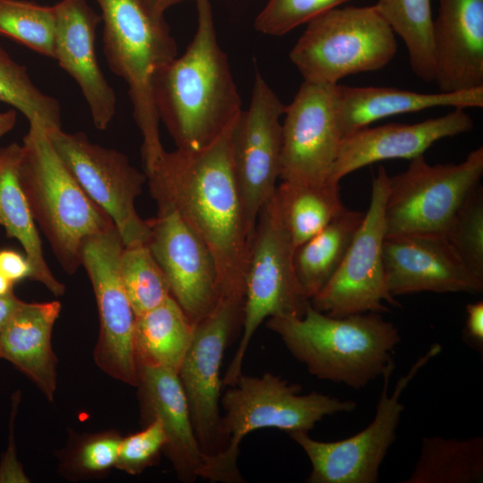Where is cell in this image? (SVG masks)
<instances>
[{"mask_svg": "<svg viewBox=\"0 0 483 483\" xmlns=\"http://www.w3.org/2000/svg\"><path fill=\"white\" fill-rule=\"evenodd\" d=\"M233 124L203 148L164 150L145 174L157 208L175 210L210 250L220 295L244 301L251 238L233 165Z\"/></svg>", "mask_w": 483, "mask_h": 483, "instance_id": "1", "label": "cell"}, {"mask_svg": "<svg viewBox=\"0 0 483 483\" xmlns=\"http://www.w3.org/2000/svg\"><path fill=\"white\" fill-rule=\"evenodd\" d=\"M197 29L185 52L157 72L155 106L176 148L212 143L239 114L242 104L227 55L220 47L209 0H195Z\"/></svg>", "mask_w": 483, "mask_h": 483, "instance_id": "2", "label": "cell"}, {"mask_svg": "<svg viewBox=\"0 0 483 483\" xmlns=\"http://www.w3.org/2000/svg\"><path fill=\"white\" fill-rule=\"evenodd\" d=\"M267 326L311 375L356 390L383 376L401 341L380 313L332 317L310 302L302 317H272Z\"/></svg>", "mask_w": 483, "mask_h": 483, "instance_id": "3", "label": "cell"}, {"mask_svg": "<svg viewBox=\"0 0 483 483\" xmlns=\"http://www.w3.org/2000/svg\"><path fill=\"white\" fill-rule=\"evenodd\" d=\"M301 390V386L272 373L242 374L220 398L222 450L206 458L200 478L210 482H243L237 461L240 444L250 432L262 428L287 434L309 432L325 417L351 412L357 407L352 400L318 392L302 394Z\"/></svg>", "mask_w": 483, "mask_h": 483, "instance_id": "4", "label": "cell"}, {"mask_svg": "<svg viewBox=\"0 0 483 483\" xmlns=\"http://www.w3.org/2000/svg\"><path fill=\"white\" fill-rule=\"evenodd\" d=\"M21 145L19 175L35 221L68 274L80 265L84 242L114 226L85 193L53 147L38 120Z\"/></svg>", "mask_w": 483, "mask_h": 483, "instance_id": "5", "label": "cell"}, {"mask_svg": "<svg viewBox=\"0 0 483 483\" xmlns=\"http://www.w3.org/2000/svg\"><path fill=\"white\" fill-rule=\"evenodd\" d=\"M95 1L101 10L106 62L129 88L146 170L165 150L154 102V79L177 56V46L164 15L156 14L146 0Z\"/></svg>", "mask_w": 483, "mask_h": 483, "instance_id": "6", "label": "cell"}, {"mask_svg": "<svg viewBox=\"0 0 483 483\" xmlns=\"http://www.w3.org/2000/svg\"><path fill=\"white\" fill-rule=\"evenodd\" d=\"M395 34L374 5L337 7L318 15L290 52L304 81L336 85L377 71L394 57Z\"/></svg>", "mask_w": 483, "mask_h": 483, "instance_id": "7", "label": "cell"}, {"mask_svg": "<svg viewBox=\"0 0 483 483\" xmlns=\"http://www.w3.org/2000/svg\"><path fill=\"white\" fill-rule=\"evenodd\" d=\"M293 252L292 238L273 195L258 213L250 242L245 272L242 336L222 386H233L242 374L245 354L264 320L276 316L302 317L305 313L309 301L297 281Z\"/></svg>", "mask_w": 483, "mask_h": 483, "instance_id": "8", "label": "cell"}, {"mask_svg": "<svg viewBox=\"0 0 483 483\" xmlns=\"http://www.w3.org/2000/svg\"><path fill=\"white\" fill-rule=\"evenodd\" d=\"M483 175V148L459 164L429 165L423 155L389 177L384 208L386 237L420 234L446 238L458 210Z\"/></svg>", "mask_w": 483, "mask_h": 483, "instance_id": "9", "label": "cell"}, {"mask_svg": "<svg viewBox=\"0 0 483 483\" xmlns=\"http://www.w3.org/2000/svg\"><path fill=\"white\" fill-rule=\"evenodd\" d=\"M441 352V345L433 344L419 357L409 371L396 382L389 394L390 377L394 362L384 372L383 387L374 419L358 434L339 441L324 442L313 439L309 432L288 434L304 451L311 463L308 483H376L379 468L396 438V430L404 405L401 396L409 383L432 358Z\"/></svg>", "mask_w": 483, "mask_h": 483, "instance_id": "10", "label": "cell"}, {"mask_svg": "<svg viewBox=\"0 0 483 483\" xmlns=\"http://www.w3.org/2000/svg\"><path fill=\"white\" fill-rule=\"evenodd\" d=\"M389 176L380 165L373 176L369 208L347 252L327 284L310 299L317 310L332 317L385 312L400 307L387 290L383 261L384 216Z\"/></svg>", "mask_w": 483, "mask_h": 483, "instance_id": "11", "label": "cell"}, {"mask_svg": "<svg viewBox=\"0 0 483 483\" xmlns=\"http://www.w3.org/2000/svg\"><path fill=\"white\" fill-rule=\"evenodd\" d=\"M46 131L85 193L111 218L123 245L146 243L148 223L135 208L146 174L132 166L124 154L91 142L83 132H66L62 127Z\"/></svg>", "mask_w": 483, "mask_h": 483, "instance_id": "12", "label": "cell"}, {"mask_svg": "<svg viewBox=\"0 0 483 483\" xmlns=\"http://www.w3.org/2000/svg\"><path fill=\"white\" fill-rule=\"evenodd\" d=\"M244 301L220 296L193 327L190 348L178 372L199 446L209 457L221 452L220 369L224 353L242 326Z\"/></svg>", "mask_w": 483, "mask_h": 483, "instance_id": "13", "label": "cell"}, {"mask_svg": "<svg viewBox=\"0 0 483 483\" xmlns=\"http://www.w3.org/2000/svg\"><path fill=\"white\" fill-rule=\"evenodd\" d=\"M123 246L115 226L93 235L81 247L80 265L92 284L99 315L95 362L114 379L137 386L133 343L136 315L119 273Z\"/></svg>", "mask_w": 483, "mask_h": 483, "instance_id": "14", "label": "cell"}, {"mask_svg": "<svg viewBox=\"0 0 483 483\" xmlns=\"http://www.w3.org/2000/svg\"><path fill=\"white\" fill-rule=\"evenodd\" d=\"M285 108L257 72L250 106L241 111L232 127L233 165L251 239L258 213L276 189L282 150L281 118Z\"/></svg>", "mask_w": 483, "mask_h": 483, "instance_id": "15", "label": "cell"}, {"mask_svg": "<svg viewBox=\"0 0 483 483\" xmlns=\"http://www.w3.org/2000/svg\"><path fill=\"white\" fill-rule=\"evenodd\" d=\"M284 116L279 178L297 183L329 182L343 138L335 85L303 80Z\"/></svg>", "mask_w": 483, "mask_h": 483, "instance_id": "16", "label": "cell"}, {"mask_svg": "<svg viewBox=\"0 0 483 483\" xmlns=\"http://www.w3.org/2000/svg\"><path fill=\"white\" fill-rule=\"evenodd\" d=\"M148 223L146 243L168 282L173 298L194 326L220 298L213 255L173 208L158 207L157 216Z\"/></svg>", "mask_w": 483, "mask_h": 483, "instance_id": "17", "label": "cell"}, {"mask_svg": "<svg viewBox=\"0 0 483 483\" xmlns=\"http://www.w3.org/2000/svg\"><path fill=\"white\" fill-rule=\"evenodd\" d=\"M383 261L386 287L393 297L419 292L479 294L483 291V279L469 270L445 237H386Z\"/></svg>", "mask_w": 483, "mask_h": 483, "instance_id": "18", "label": "cell"}, {"mask_svg": "<svg viewBox=\"0 0 483 483\" xmlns=\"http://www.w3.org/2000/svg\"><path fill=\"white\" fill-rule=\"evenodd\" d=\"M474 123L464 108L445 115L404 124L367 126L342 138L330 182L339 183L347 174L365 165L394 158L413 159L435 142L470 131Z\"/></svg>", "mask_w": 483, "mask_h": 483, "instance_id": "19", "label": "cell"}, {"mask_svg": "<svg viewBox=\"0 0 483 483\" xmlns=\"http://www.w3.org/2000/svg\"><path fill=\"white\" fill-rule=\"evenodd\" d=\"M55 32L54 56L78 84L95 127L106 130L116 110V97L104 76L95 52L101 16L86 0H61L54 5Z\"/></svg>", "mask_w": 483, "mask_h": 483, "instance_id": "20", "label": "cell"}, {"mask_svg": "<svg viewBox=\"0 0 483 483\" xmlns=\"http://www.w3.org/2000/svg\"><path fill=\"white\" fill-rule=\"evenodd\" d=\"M433 20L435 81L440 92L483 88V0H438Z\"/></svg>", "mask_w": 483, "mask_h": 483, "instance_id": "21", "label": "cell"}, {"mask_svg": "<svg viewBox=\"0 0 483 483\" xmlns=\"http://www.w3.org/2000/svg\"><path fill=\"white\" fill-rule=\"evenodd\" d=\"M139 396L145 425L157 418L166 436L164 452L178 479L186 483L200 478L206 462L191 422L189 404L178 373L166 368L137 365Z\"/></svg>", "mask_w": 483, "mask_h": 483, "instance_id": "22", "label": "cell"}, {"mask_svg": "<svg viewBox=\"0 0 483 483\" xmlns=\"http://www.w3.org/2000/svg\"><path fill=\"white\" fill-rule=\"evenodd\" d=\"M61 308L57 301L21 300L0 336V359L28 377L49 402L54 400L56 388V358L51 335Z\"/></svg>", "mask_w": 483, "mask_h": 483, "instance_id": "23", "label": "cell"}, {"mask_svg": "<svg viewBox=\"0 0 483 483\" xmlns=\"http://www.w3.org/2000/svg\"><path fill=\"white\" fill-rule=\"evenodd\" d=\"M335 105L343 137L392 115L450 106H483V88L457 92L419 93L388 87L335 85Z\"/></svg>", "mask_w": 483, "mask_h": 483, "instance_id": "24", "label": "cell"}, {"mask_svg": "<svg viewBox=\"0 0 483 483\" xmlns=\"http://www.w3.org/2000/svg\"><path fill=\"white\" fill-rule=\"evenodd\" d=\"M20 155L21 145L17 143L0 148V225L6 235L23 248L32 268L31 280L60 296L65 286L55 277L44 258L36 221L20 180Z\"/></svg>", "mask_w": 483, "mask_h": 483, "instance_id": "25", "label": "cell"}, {"mask_svg": "<svg viewBox=\"0 0 483 483\" xmlns=\"http://www.w3.org/2000/svg\"><path fill=\"white\" fill-rule=\"evenodd\" d=\"M193 327L173 296L136 317V364L166 368L178 373L191 343Z\"/></svg>", "mask_w": 483, "mask_h": 483, "instance_id": "26", "label": "cell"}, {"mask_svg": "<svg viewBox=\"0 0 483 483\" xmlns=\"http://www.w3.org/2000/svg\"><path fill=\"white\" fill-rule=\"evenodd\" d=\"M363 216L364 213L345 208L324 229L294 250L295 275L309 301L338 269Z\"/></svg>", "mask_w": 483, "mask_h": 483, "instance_id": "27", "label": "cell"}, {"mask_svg": "<svg viewBox=\"0 0 483 483\" xmlns=\"http://www.w3.org/2000/svg\"><path fill=\"white\" fill-rule=\"evenodd\" d=\"M281 218L294 250L324 229L344 209L339 183H297L282 181L275 194Z\"/></svg>", "mask_w": 483, "mask_h": 483, "instance_id": "28", "label": "cell"}, {"mask_svg": "<svg viewBox=\"0 0 483 483\" xmlns=\"http://www.w3.org/2000/svg\"><path fill=\"white\" fill-rule=\"evenodd\" d=\"M483 480V437L424 436L411 475L402 483H475Z\"/></svg>", "mask_w": 483, "mask_h": 483, "instance_id": "29", "label": "cell"}, {"mask_svg": "<svg viewBox=\"0 0 483 483\" xmlns=\"http://www.w3.org/2000/svg\"><path fill=\"white\" fill-rule=\"evenodd\" d=\"M375 6L403 40L413 73L425 82H434L431 0H378Z\"/></svg>", "mask_w": 483, "mask_h": 483, "instance_id": "30", "label": "cell"}, {"mask_svg": "<svg viewBox=\"0 0 483 483\" xmlns=\"http://www.w3.org/2000/svg\"><path fill=\"white\" fill-rule=\"evenodd\" d=\"M119 273L136 317L172 296L168 282L147 243L123 246Z\"/></svg>", "mask_w": 483, "mask_h": 483, "instance_id": "31", "label": "cell"}, {"mask_svg": "<svg viewBox=\"0 0 483 483\" xmlns=\"http://www.w3.org/2000/svg\"><path fill=\"white\" fill-rule=\"evenodd\" d=\"M0 102L12 106L29 122L38 120L46 130L61 128V106L31 80L27 68L15 62L0 45Z\"/></svg>", "mask_w": 483, "mask_h": 483, "instance_id": "32", "label": "cell"}, {"mask_svg": "<svg viewBox=\"0 0 483 483\" xmlns=\"http://www.w3.org/2000/svg\"><path fill=\"white\" fill-rule=\"evenodd\" d=\"M55 32L54 5H40L23 0H0V35L53 58Z\"/></svg>", "mask_w": 483, "mask_h": 483, "instance_id": "33", "label": "cell"}, {"mask_svg": "<svg viewBox=\"0 0 483 483\" xmlns=\"http://www.w3.org/2000/svg\"><path fill=\"white\" fill-rule=\"evenodd\" d=\"M446 239L469 270L483 279V190L479 184L458 210Z\"/></svg>", "mask_w": 483, "mask_h": 483, "instance_id": "34", "label": "cell"}, {"mask_svg": "<svg viewBox=\"0 0 483 483\" xmlns=\"http://www.w3.org/2000/svg\"><path fill=\"white\" fill-rule=\"evenodd\" d=\"M352 0H268L255 19V29L281 36L313 18Z\"/></svg>", "mask_w": 483, "mask_h": 483, "instance_id": "35", "label": "cell"}, {"mask_svg": "<svg viewBox=\"0 0 483 483\" xmlns=\"http://www.w3.org/2000/svg\"><path fill=\"white\" fill-rule=\"evenodd\" d=\"M166 441L160 420L153 419L142 430L122 438L115 467L129 474L140 473L155 462Z\"/></svg>", "mask_w": 483, "mask_h": 483, "instance_id": "36", "label": "cell"}, {"mask_svg": "<svg viewBox=\"0 0 483 483\" xmlns=\"http://www.w3.org/2000/svg\"><path fill=\"white\" fill-rule=\"evenodd\" d=\"M122 437L114 432H106L86 440L80 447L76 462L85 472H102L115 466Z\"/></svg>", "mask_w": 483, "mask_h": 483, "instance_id": "37", "label": "cell"}, {"mask_svg": "<svg viewBox=\"0 0 483 483\" xmlns=\"http://www.w3.org/2000/svg\"><path fill=\"white\" fill-rule=\"evenodd\" d=\"M0 272L13 284L31 279L32 268L26 256L13 250H0Z\"/></svg>", "mask_w": 483, "mask_h": 483, "instance_id": "38", "label": "cell"}, {"mask_svg": "<svg viewBox=\"0 0 483 483\" xmlns=\"http://www.w3.org/2000/svg\"><path fill=\"white\" fill-rule=\"evenodd\" d=\"M466 321L463 329L465 341L478 351L483 349V301L466 306Z\"/></svg>", "mask_w": 483, "mask_h": 483, "instance_id": "39", "label": "cell"}, {"mask_svg": "<svg viewBox=\"0 0 483 483\" xmlns=\"http://www.w3.org/2000/svg\"><path fill=\"white\" fill-rule=\"evenodd\" d=\"M20 301L21 300L13 293V291L0 296V336Z\"/></svg>", "mask_w": 483, "mask_h": 483, "instance_id": "40", "label": "cell"}, {"mask_svg": "<svg viewBox=\"0 0 483 483\" xmlns=\"http://www.w3.org/2000/svg\"><path fill=\"white\" fill-rule=\"evenodd\" d=\"M17 121L15 109L0 112V139L12 131Z\"/></svg>", "mask_w": 483, "mask_h": 483, "instance_id": "41", "label": "cell"}, {"mask_svg": "<svg viewBox=\"0 0 483 483\" xmlns=\"http://www.w3.org/2000/svg\"><path fill=\"white\" fill-rule=\"evenodd\" d=\"M186 0H146L149 8L157 15L164 13L171 6Z\"/></svg>", "mask_w": 483, "mask_h": 483, "instance_id": "42", "label": "cell"}, {"mask_svg": "<svg viewBox=\"0 0 483 483\" xmlns=\"http://www.w3.org/2000/svg\"><path fill=\"white\" fill-rule=\"evenodd\" d=\"M13 283L0 272V296L13 292Z\"/></svg>", "mask_w": 483, "mask_h": 483, "instance_id": "43", "label": "cell"}]
</instances>
